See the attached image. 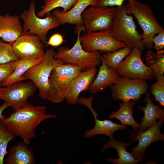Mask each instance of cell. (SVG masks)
I'll return each instance as SVG.
<instances>
[{"instance_id": "cell-1", "label": "cell", "mask_w": 164, "mask_h": 164, "mask_svg": "<svg viewBox=\"0 0 164 164\" xmlns=\"http://www.w3.org/2000/svg\"><path fill=\"white\" fill-rule=\"evenodd\" d=\"M46 108L45 106H35L27 102L23 107L0 121L8 131L15 136H19L28 145L36 137L35 130L42 122L57 116L56 114H46Z\"/></svg>"}, {"instance_id": "cell-2", "label": "cell", "mask_w": 164, "mask_h": 164, "mask_svg": "<svg viewBox=\"0 0 164 164\" xmlns=\"http://www.w3.org/2000/svg\"><path fill=\"white\" fill-rule=\"evenodd\" d=\"M126 5L115 7V13L110 29L113 38L124 43L132 49L137 48L143 51L145 46L142 36L138 31L131 15L126 11Z\"/></svg>"}, {"instance_id": "cell-3", "label": "cell", "mask_w": 164, "mask_h": 164, "mask_svg": "<svg viewBox=\"0 0 164 164\" xmlns=\"http://www.w3.org/2000/svg\"><path fill=\"white\" fill-rule=\"evenodd\" d=\"M78 65L63 64L52 70L49 78V91L47 99L58 104L65 99L73 80L82 71Z\"/></svg>"}, {"instance_id": "cell-4", "label": "cell", "mask_w": 164, "mask_h": 164, "mask_svg": "<svg viewBox=\"0 0 164 164\" xmlns=\"http://www.w3.org/2000/svg\"><path fill=\"white\" fill-rule=\"evenodd\" d=\"M126 9L129 15L134 16L142 29V41L145 47L150 49L153 45V37L164 30L151 8L146 4L131 0L128 1Z\"/></svg>"}, {"instance_id": "cell-5", "label": "cell", "mask_w": 164, "mask_h": 164, "mask_svg": "<svg viewBox=\"0 0 164 164\" xmlns=\"http://www.w3.org/2000/svg\"><path fill=\"white\" fill-rule=\"evenodd\" d=\"M75 30L77 36L73 46L70 49L67 47L61 46L55 52L54 58L61 60L64 63L78 65L82 70L96 67L101 63V53L99 51L89 52L83 49L80 37L82 31L86 32L84 26H76Z\"/></svg>"}, {"instance_id": "cell-6", "label": "cell", "mask_w": 164, "mask_h": 164, "mask_svg": "<svg viewBox=\"0 0 164 164\" xmlns=\"http://www.w3.org/2000/svg\"><path fill=\"white\" fill-rule=\"evenodd\" d=\"M55 52L53 48L47 49L42 61L29 69L23 75L36 85L39 91V97L43 100L47 98L49 78L52 70L64 64L61 60L54 58Z\"/></svg>"}, {"instance_id": "cell-7", "label": "cell", "mask_w": 164, "mask_h": 164, "mask_svg": "<svg viewBox=\"0 0 164 164\" xmlns=\"http://www.w3.org/2000/svg\"><path fill=\"white\" fill-rule=\"evenodd\" d=\"M35 10V3L32 1L29 9L20 14L19 17L24 22L23 32L28 31L30 33L37 35L45 43L47 41L48 32L60 25L52 13H48L45 15V18H41L36 15Z\"/></svg>"}, {"instance_id": "cell-8", "label": "cell", "mask_w": 164, "mask_h": 164, "mask_svg": "<svg viewBox=\"0 0 164 164\" xmlns=\"http://www.w3.org/2000/svg\"><path fill=\"white\" fill-rule=\"evenodd\" d=\"M115 12L114 7L90 6L81 14L86 32L110 29Z\"/></svg>"}, {"instance_id": "cell-9", "label": "cell", "mask_w": 164, "mask_h": 164, "mask_svg": "<svg viewBox=\"0 0 164 164\" xmlns=\"http://www.w3.org/2000/svg\"><path fill=\"white\" fill-rule=\"evenodd\" d=\"M110 87L112 97L114 100L123 102L132 100L135 103L148 91L149 85L145 80L121 76Z\"/></svg>"}, {"instance_id": "cell-10", "label": "cell", "mask_w": 164, "mask_h": 164, "mask_svg": "<svg viewBox=\"0 0 164 164\" xmlns=\"http://www.w3.org/2000/svg\"><path fill=\"white\" fill-rule=\"evenodd\" d=\"M80 39L83 49L89 52H113L126 46L113 38L110 29L86 32L80 36Z\"/></svg>"}, {"instance_id": "cell-11", "label": "cell", "mask_w": 164, "mask_h": 164, "mask_svg": "<svg viewBox=\"0 0 164 164\" xmlns=\"http://www.w3.org/2000/svg\"><path fill=\"white\" fill-rule=\"evenodd\" d=\"M141 55L140 50L137 48L132 49L129 54L118 67L116 70L119 75L131 79H153V72L151 67L143 62Z\"/></svg>"}, {"instance_id": "cell-12", "label": "cell", "mask_w": 164, "mask_h": 164, "mask_svg": "<svg viewBox=\"0 0 164 164\" xmlns=\"http://www.w3.org/2000/svg\"><path fill=\"white\" fill-rule=\"evenodd\" d=\"M10 43L19 60L43 59L44 55V43L37 35L28 31L23 32L16 41Z\"/></svg>"}, {"instance_id": "cell-13", "label": "cell", "mask_w": 164, "mask_h": 164, "mask_svg": "<svg viewBox=\"0 0 164 164\" xmlns=\"http://www.w3.org/2000/svg\"><path fill=\"white\" fill-rule=\"evenodd\" d=\"M37 88L32 81L26 82L18 81L5 87L0 94V99L15 111L26 104L28 99L33 96Z\"/></svg>"}, {"instance_id": "cell-14", "label": "cell", "mask_w": 164, "mask_h": 164, "mask_svg": "<svg viewBox=\"0 0 164 164\" xmlns=\"http://www.w3.org/2000/svg\"><path fill=\"white\" fill-rule=\"evenodd\" d=\"M164 121V116L159 119L146 130L138 131L135 130L131 136V138L135 142L138 141L137 145L133 148L130 152L139 162L143 159L145 151L152 143L158 141H164V135L160 131V128Z\"/></svg>"}, {"instance_id": "cell-15", "label": "cell", "mask_w": 164, "mask_h": 164, "mask_svg": "<svg viewBox=\"0 0 164 164\" xmlns=\"http://www.w3.org/2000/svg\"><path fill=\"white\" fill-rule=\"evenodd\" d=\"M94 99L92 96L88 98H79L78 103L87 107L91 111L94 118L95 125L94 128L88 129L84 132V137L88 138L98 134L105 135L108 136L110 139L113 138V134L116 131L126 129L127 126L118 124L109 120H99L97 118L98 114L96 111L92 108V101Z\"/></svg>"}, {"instance_id": "cell-16", "label": "cell", "mask_w": 164, "mask_h": 164, "mask_svg": "<svg viewBox=\"0 0 164 164\" xmlns=\"http://www.w3.org/2000/svg\"><path fill=\"white\" fill-rule=\"evenodd\" d=\"M96 67L81 71L72 81L65 99L70 104L75 105L78 103L79 96L83 91L89 88L97 74Z\"/></svg>"}, {"instance_id": "cell-17", "label": "cell", "mask_w": 164, "mask_h": 164, "mask_svg": "<svg viewBox=\"0 0 164 164\" xmlns=\"http://www.w3.org/2000/svg\"><path fill=\"white\" fill-rule=\"evenodd\" d=\"M98 0H78L75 4L67 12L63 13L55 9L52 14L56 17L60 25L68 23L77 26H83L81 14L87 7L98 5Z\"/></svg>"}, {"instance_id": "cell-18", "label": "cell", "mask_w": 164, "mask_h": 164, "mask_svg": "<svg viewBox=\"0 0 164 164\" xmlns=\"http://www.w3.org/2000/svg\"><path fill=\"white\" fill-rule=\"evenodd\" d=\"M19 16L8 13L0 15V38L11 43L16 41L23 32Z\"/></svg>"}, {"instance_id": "cell-19", "label": "cell", "mask_w": 164, "mask_h": 164, "mask_svg": "<svg viewBox=\"0 0 164 164\" xmlns=\"http://www.w3.org/2000/svg\"><path fill=\"white\" fill-rule=\"evenodd\" d=\"M120 77L116 70L109 68L102 63L97 77L88 88L89 92L95 93L103 91L114 84Z\"/></svg>"}, {"instance_id": "cell-20", "label": "cell", "mask_w": 164, "mask_h": 164, "mask_svg": "<svg viewBox=\"0 0 164 164\" xmlns=\"http://www.w3.org/2000/svg\"><path fill=\"white\" fill-rule=\"evenodd\" d=\"M23 142L16 143L9 149L5 160L6 164H34V154Z\"/></svg>"}, {"instance_id": "cell-21", "label": "cell", "mask_w": 164, "mask_h": 164, "mask_svg": "<svg viewBox=\"0 0 164 164\" xmlns=\"http://www.w3.org/2000/svg\"><path fill=\"white\" fill-rule=\"evenodd\" d=\"M144 101L147 103L146 107L140 106L138 109L144 112V116L141 118L142 121L139 125V128L137 130L144 131L156 122L164 115V110L152 102L149 93H146Z\"/></svg>"}, {"instance_id": "cell-22", "label": "cell", "mask_w": 164, "mask_h": 164, "mask_svg": "<svg viewBox=\"0 0 164 164\" xmlns=\"http://www.w3.org/2000/svg\"><path fill=\"white\" fill-rule=\"evenodd\" d=\"M135 142L133 140L130 142L124 143L116 141L113 138L104 144L101 152L110 148H114L117 151V155L119 156L118 158H107L106 159L107 161L115 164H137L138 162L130 152H128L126 150L128 146L132 145Z\"/></svg>"}, {"instance_id": "cell-23", "label": "cell", "mask_w": 164, "mask_h": 164, "mask_svg": "<svg viewBox=\"0 0 164 164\" xmlns=\"http://www.w3.org/2000/svg\"><path fill=\"white\" fill-rule=\"evenodd\" d=\"M135 102L131 100L121 104L120 108L116 111L112 112L109 116L110 118H116L123 125H128L135 130L138 129L139 125L134 119L133 114Z\"/></svg>"}, {"instance_id": "cell-24", "label": "cell", "mask_w": 164, "mask_h": 164, "mask_svg": "<svg viewBox=\"0 0 164 164\" xmlns=\"http://www.w3.org/2000/svg\"><path fill=\"white\" fill-rule=\"evenodd\" d=\"M43 59L32 60H20L19 63L13 72L7 78L2 82L1 85L6 87L15 82L26 80V79L23 76L24 73L32 67L40 63Z\"/></svg>"}, {"instance_id": "cell-25", "label": "cell", "mask_w": 164, "mask_h": 164, "mask_svg": "<svg viewBox=\"0 0 164 164\" xmlns=\"http://www.w3.org/2000/svg\"><path fill=\"white\" fill-rule=\"evenodd\" d=\"M132 49L126 46L113 52H107L101 55V62L104 63L108 67L116 70L119 64L129 54Z\"/></svg>"}, {"instance_id": "cell-26", "label": "cell", "mask_w": 164, "mask_h": 164, "mask_svg": "<svg viewBox=\"0 0 164 164\" xmlns=\"http://www.w3.org/2000/svg\"><path fill=\"white\" fill-rule=\"evenodd\" d=\"M78 0H44V5L41 6V10L37 12V15L40 18L43 17L46 14L57 8L61 7V11L65 13L73 7Z\"/></svg>"}, {"instance_id": "cell-27", "label": "cell", "mask_w": 164, "mask_h": 164, "mask_svg": "<svg viewBox=\"0 0 164 164\" xmlns=\"http://www.w3.org/2000/svg\"><path fill=\"white\" fill-rule=\"evenodd\" d=\"M148 66L153 70L154 77L157 79L164 72V53L159 54L151 50H148L145 56Z\"/></svg>"}, {"instance_id": "cell-28", "label": "cell", "mask_w": 164, "mask_h": 164, "mask_svg": "<svg viewBox=\"0 0 164 164\" xmlns=\"http://www.w3.org/2000/svg\"><path fill=\"white\" fill-rule=\"evenodd\" d=\"M15 137L5 128L0 121V164L4 163L5 156L8 153L7 148L9 142Z\"/></svg>"}, {"instance_id": "cell-29", "label": "cell", "mask_w": 164, "mask_h": 164, "mask_svg": "<svg viewBox=\"0 0 164 164\" xmlns=\"http://www.w3.org/2000/svg\"><path fill=\"white\" fill-rule=\"evenodd\" d=\"M19 60L10 43L3 42L0 38V64Z\"/></svg>"}, {"instance_id": "cell-30", "label": "cell", "mask_w": 164, "mask_h": 164, "mask_svg": "<svg viewBox=\"0 0 164 164\" xmlns=\"http://www.w3.org/2000/svg\"><path fill=\"white\" fill-rule=\"evenodd\" d=\"M157 81L151 85V93L155 100L160 104L164 106V77L162 75L157 79Z\"/></svg>"}, {"instance_id": "cell-31", "label": "cell", "mask_w": 164, "mask_h": 164, "mask_svg": "<svg viewBox=\"0 0 164 164\" xmlns=\"http://www.w3.org/2000/svg\"><path fill=\"white\" fill-rule=\"evenodd\" d=\"M20 60L0 64V83L7 78L13 72L19 63Z\"/></svg>"}, {"instance_id": "cell-32", "label": "cell", "mask_w": 164, "mask_h": 164, "mask_svg": "<svg viewBox=\"0 0 164 164\" xmlns=\"http://www.w3.org/2000/svg\"><path fill=\"white\" fill-rule=\"evenodd\" d=\"M154 44V49L159 54L164 53V30H163L155 35L152 39Z\"/></svg>"}, {"instance_id": "cell-33", "label": "cell", "mask_w": 164, "mask_h": 164, "mask_svg": "<svg viewBox=\"0 0 164 164\" xmlns=\"http://www.w3.org/2000/svg\"><path fill=\"white\" fill-rule=\"evenodd\" d=\"M63 36L59 33H56L52 35L45 43L46 46L50 45L53 47L58 46L63 43Z\"/></svg>"}, {"instance_id": "cell-34", "label": "cell", "mask_w": 164, "mask_h": 164, "mask_svg": "<svg viewBox=\"0 0 164 164\" xmlns=\"http://www.w3.org/2000/svg\"><path fill=\"white\" fill-rule=\"evenodd\" d=\"M126 0H98V5L108 7L120 6ZM128 1L131 0H127Z\"/></svg>"}, {"instance_id": "cell-35", "label": "cell", "mask_w": 164, "mask_h": 164, "mask_svg": "<svg viewBox=\"0 0 164 164\" xmlns=\"http://www.w3.org/2000/svg\"><path fill=\"white\" fill-rule=\"evenodd\" d=\"M8 107H9V105L5 102L0 106V120L5 117V115L2 114V113Z\"/></svg>"}, {"instance_id": "cell-36", "label": "cell", "mask_w": 164, "mask_h": 164, "mask_svg": "<svg viewBox=\"0 0 164 164\" xmlns=\"http://www.w3.org/2000/svg\"><path fill=\"white\" fill-rule=\"evenodd\" d=\"M4 88V87H1L0 86V94Z\"/></svg>"}]
</instances>
